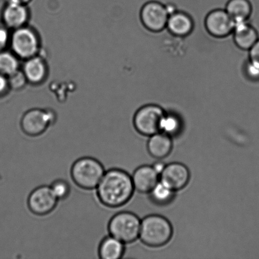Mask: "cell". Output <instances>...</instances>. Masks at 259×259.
<instances>
[{"label": "cell", "instance_id": "obj_25", "mask_svg": "<svg viewBox=\"0 0 259 259\" xmlns=\"http://www.w3.org/2000/svg\"><path fill=\"white\" fill-rule=\"evenodd\" d=\"M245 73L250 79L252 80H259V67H257L249 61L245 66Z\"/></svg>", "mask_w": 259, "mask_h": 259}, {"label": "cell", "instance_id": "obj_14", "mask_svg": "<svg viewBox=\"0 0 259 259\" xmlns=\"http://www.w3.org/2000/svg\"><path fill=\"white\" fill-rule=\"evenodd\" d=\"M149 137L147 148L152 157L161 160L169 156L174 146L171 137L160 132Z\"/></svg>", "mask_w": 259, "mask_h": 259}, {"label": "cell", "instance_id": "obj_21", "mask_svg": "<svg viewBox=\"0 0 259 259\" xmlns=\"http://www.w3.org/2000/svg\"><path fill=\"white\" fill-rule=\"evenodd\" d=\"M181 130L180 119L174 114L165 113L161 123V132L172 137L177 136Z\"/></svg>", "mask_w": 259, "mask_h": 259}, {"label": "cell", "instance_id": "obj_24", "mask_svg": "<svg viewBox=\"0 0 259 259\" xmlns=\"http://www.w3.org/2000/svg\"><path fill=\"white\" fill-rule=\"evenodd\" d=\"M8 82H9V84L11 85L13 88H21L25 83V76L17 70L16 72L9 75V79Z\"/></svg>", "mask_w": 259, "mask_h": 259}, {"label": "cell", "instance_id": "obj_17", "mask_svg": "<svg viewBox=\"0 0 259 259\" xmlns=\"http://www.w3.org/2000/svg\"><path fill=\"white\" fill-rule=\"evenodd\" d=\"M225 10L236 24L248 21L252 14V6L249 0H230Z\"/></svg>", "mask_w": 259, "mask_h": 259}, {"label": "cell", "instance_id": "obj_8", "mask_svg": "<svg viewBox=\"0 0 259 259\" xmlns=\"http://www.w3.org/2000/svg\"><path fill=\"white\" fill-rule=\"evenodd\" d=\"M169 15L166 6L157 2H149L142 7L141 18L147 29L157 32L166 27Z\"/></svg>", "mask_w": 259, "mask_h": 259}, {"label": "cell", "instance_id": "obj_15", "mask_svg": "<svg viewBox=\"0 0 259 259\" xmlns=\"http://www.w3.org/2000/svg\"><path fill=\"white\" fill-rule=\"evenodd\" d=\"M166 27L172 34L179 37L189 35L194 29V22L189 15L177 11L169 15Z\"/></svg>", "mask_w": 259, "mask_h": 259}, {"label": "cell", "instance_id": "obj_7", "mask_svg": "<svg viewBox=\"0 0 259 259\" xmlns=\"http://www.w3.org/2000/svg\"><path fill=\"white\" fill-rule=\"evenodd\" d=\"M52 113L40 110L28 111L23 116L20 123L23 132L27 136L35 137L41 136L54 122Z\"/></svg>", "mask_w": 259, "mask_h": 259}, {"label": "cell", "instance_id": "obj_19", "mask_svg": "<svg viewBox=\"0 0 259 259\" xmlns=\"http://www.w3.org/2000/svg\"><path fill=\"white\" fill-rule=\"evenodd\" d=\"M175 193L176 192L170 189L159 181L150 192V199L154 204L160 206H164L172 202L175 199Z\"/></svg>", "mask_w": 259, "mask_h": 259}, {"label": "cell", "instance_id": "obj_28", "mask_svg": "<svg viewBox=\"0 0 259 259\" xmlns=\"http://www.w3.org/2000/svg\"><path fill=\"white\" fill-rule=\"evenodd\" d=\"M8 85H9V82L5 77V75L0 73V95L5 92Z\"/></svg>", "mask_w": 259, "mask_h": 259}, {"label": "cell", "instance_id": "obj_1", "mask_svg": "<svg viewBox=\"0 0 259 259\" xmlns=\"http://www.w3.org/2000/svg\"><path fill=\"white\" fill-rule=\"evenodd\" d=\"M96 190L101 204L116 209L127 204L133 196L135 189L132 176L127 172L111 168L105 171Z\"/></svg>", "mask_w": 259, "mask_h": 259}, {"label": "cell", "instance_id": "obj_6", "mask_svg": "<svg viewBox=\"0 0 259 259\" xmlns=\"http://www.w3.org/2000/svg\"><path fill=\"white\" fill-rule=\"evenodd\" d=\"M59 201L48 185L35 188L28 197L27 206L33 214L45 217L56 209Z\"/></svg>", "mask_w": 259, "mask_h": 259}, {"label": "cell", "instance_id": "obj_13", "mask_svg": "<svg viewBox=\"0 0 259 259\" xmlns=\"http://www.w3.org/2000/svg\"><path fill=\"white\" fill-rule=\"evenodd\" d=\"M233 33L235 44L243 50H249L259 39L257 30L248 21L236 23Z\"/></svg>", "mask_w": 259, "mask_h": 259}, {"label": "cell", "instance_id": "obj_29", "mask_svg": "<svg viewBox=\"0 0 259 259\" xmlns=\"http://www.w3.org/2000/svg\"><path fill=\"white\" fill-rule=\"evenodd\" d=\"M166 164H164V162L161 161H157L155 162V163L152 165V167L155 169L157 174H161L162 171H163L165 166H166Z\"/></svg>", "mask_w": 259, "mask_h": 259}, {"label": "cell", "instance_id": "obj_3", "mask_svg": "<svg viewBox=\"0 0 259 259\" xmlns=\"http://www.w3.org/2000/svg\"><path fill=\"white\" fill-rule=\"evenodd\" d=\"M172 234L171 223L161 215H149L141 221L139 238L149 247H160L167 244Z\"/></svg>", "mask_w": 259, "mask_h": 259}, {"label": "cell", "instance_id": "obj_9", "mask_svg": "<svg viewBox=\"0 0 259 259\" xmlns=\"http://www.w3.org/2000/svg\"><path fill=\"white\" fill-rule=\"evenodd\" d=\"M205 25L208 32L212 36L222 38L233 33L235 22L226 10L217 9L207 15Z\"/></svg>", "mask_w": 259, "mask_h": 259}, {"label": "cell", "instance_id": "obj_23", "mask_svg": "<svg viewBox=\"0 0 259 259\" xmlns=\"http://www.w3.org/2000/svg\"><path fill=\"white\" fill-rule=\"evenodd\" d=\"M53 194L58 200H63L69 197L72 187L69 182L63 179H57L50 185Z\"/></svg>", "mask_w": 259, "mask_h": 259}, {"label": "cell", "instance_id": "obj_20", "mask_svg": "<svg viewBox=\"0 0 259 259\" xmlns=\"http://www.w3.org/2000/svg\"><path fill=\"white\" fill-rule=\"evenodd\" d=\"M25 75L32 82H38L45 77L44 63L38 58H34L28 61L24 67Z\"/></svg>", "mask_w": 259, "mask_h": 259}, {"label": "cell", "instance_id": "obj_30", "mask_svg": "<svg viewBox=\"0 0 259 259\" xmlns=\"http://www.w3.org/2000/svg\"><path fill=\"white\" fill-rule=\"evenodd\" d=\"M30 0H10V2L15 3V4L24 5L27 3L30 2Z\"/></svg>", "mask_w": 259, "mask_h": 259}, {"label": "cell", "instance_id": "obj_11", "mask_svg": "<svg viewBox=\"0 0 259 259\" xmlns=\"http://www.w3.org/2000/svg\"><path fill=\"white\" fill-rule=\"evenodd\" d=\"M13 50L20 57H32L36 52L37 40L34 33L27 29L17 30L12 37Z\"/></svg>", "mask_w": 259, "mask_h": 259}, {"label": "cell", "instance_id": "obj_26", "mask_svg": "<svg viewBox=\"0 0 259 259\" xmlns=\"http://www.w3.org/2000/svg\"><path fill=\"white\" fill-rule=\"evenodd\" d=\"M249 62L259 67V39L249 50Z\"/></svg>", "mask_w": 259, "mask_h": 259}, {"label": "cell", "instance_id": "obj_12", "mask_svg": "<svg viewBox=\"0 0 259 259\" xmlns=\"http://www.w3.org/2000/svg\"><path fill=\"white\" fill-rule=\"evenodd\" d=\"M135 190L141 194H149L160 180V175L152 166L143 165L135 170L132 176Z\"/></svg>", "mask_w": 259, "mask_h": 259}, {"label": "cell", "instance_id": "obj_4", "mask_svg": "<svg viewBox=\"0 0 259 259\" xmlns=\"http://www.w3.org/2000/svg\"><path fill=\"white\" fill-rule=\"evenodd\" d=\"M141 221L134 213L123 211L116 213L108 225L109 235L125 244L138 239L141 232Z\"/></svg>", "mask_w": 259, "mask_h": 259}, {"label": "cell", "instance_id": "obj_16", "mask_svg": "<svg viewBox=\"0 0 259 259\" xmlns=\"http://www.w3.org/2000/svg\"><path fill=\"white\" fill-rule=\"evenodd\" d=\"M125 243L109 235L99 245L98 255L101 259H120L125 252Z\"/></svg>", "mask_w": 259, "mask_h": 259}, {"label": "cell", "instance_id": "obj_10", "mask_svg": "<svg viewBox=\"0 0 259 259\" xmlns=\"http://www.w3.org/2000/svg\"><path fill=\"white\" fill-rule=\"evenodd\" d=\"M190 174L189 168L180 162L166 164L160 174L159 181L175 192L184 189L189 184Z\"/></svg>", "mask_w": 259, "mask_h": 259}, {"label": "cell", "instance_id": "obj_2", "mask_svg": "<svg viewBox=\"0 0 259 259\" xmlns=\"http://www.w3.org/2000/svg\"><path fill=\"white\" fill-rule=\"evenodd\" d=\"M105 167L97 159L83 157L73 162L70 169L72 181L80 189H96L105 174Z\"/></svg>", "mask_w": 259, "mask_h": 259}, {"label": "cell", "instance_id": "obj_18", "mask_svg": "<svg viewBox=\"0 0 259 259\" xmlns=\"http://www.w3.org/2000/svg\"><path fill=\"white\" fill-rule=\"evenodd\" d=\"M26 9L24 5L9 2L3 14L5 24L10 27L17 28L24 24L27 19Z\"/></svg>", "mask_w": 259, "mask_h": 259}, {"label": "cell", "instance_id": "obj_5", "mask_svg": "<svg viewBox=\"0 0 259 259\" xmlns=\"http://www.w3.org/2000/svg\"><path fill=\"white\" fill-rule=\"evenodd\" d=\"M165 113L159 106H144L135 115L134 127L142 136L151 137L161 132V123Z\"/></svg>", "mask_w": 259, "mask_h": 259}, {"label": "cell", "instance_id": "obj_22", "mask_svg": "<svg viewBox=\"0 0 259 259\" xmlns=\"http://www.w3.org/2000/svg\"><path fill=\"white\" fill-rule=\"evenodd\" d=\"M17 68V60L14 56L4 51L0 52V73L9 76L16 72Z\"/></svg>", "mask_w": 259, "mask_h": 259}, {"label": "cell", "instance_id": "obj_27", "mask_svg": "<svg viewBox=\"0 0 259 259\" xmlns=\"http://www.w3.org/2000/svg\"><path fill=\"white\" fill-rule=\"evenodd\" d=\"M9 41V34L4 27H0V52H3Z\"/></svg>", "mask_w": 259, "mask_h": 259}]
</instances>
